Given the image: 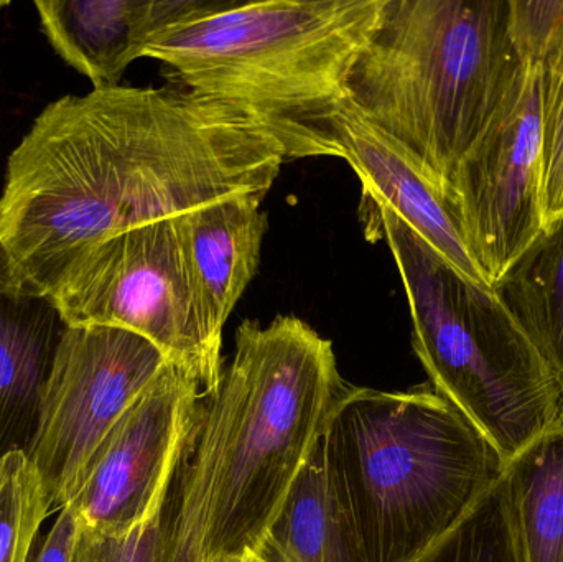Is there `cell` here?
<instances>
[{
    "instance_id": "6da1fadb",
    "label": "cell",
    "mask_w": 563,
    "mask_h": 562,
    "mask_svg": "<svg viewBox=\"0 0 563 562\" xmlns=\"http://www.w3.org/2000/svg\"><path fill=\"white\" fill-rule=\"evenodd\" d=\"M284 162L247 119L180 88L63 96L7 162L0 279L48 297L96 244L221 198L266 197Z\"/></svg>"
},
{
    "instance_id": "7a4b0ae2",
    "label": "cell",
    "mask_w": 563,
    "mask_h": 562,
    "mask_svg": "<svg viewBox=\"0 0 563 562\" xmlns=\"http://www.w3.org/2000/svg\"><path fill=\"white\" fill-rule=\"evenodd\" d=\"M344 386L333 343L298 317L238 327L178 465V561L257 557Z\"/></svg>"
},
{
    "instance_id": "3957f363",
    "label": "cell",
    "mask_w": 563,
    "mask_h": 562,
    "mask_svg": "<svg viewBox=\"0 0 563 562\" xmlns=\"http://www.w3.org/2000/svg\"><path fill=\"white\" fill-rule=\"evenodd\" d=\"M387 0H197L145 46L195 98L236 112L285 161L343 158L347 82Z\"/></svg>"
},
{
    "instance_id": "277c9868",
    "label": "cell",
    "mask_w": 563,
    "mask_h": 562,
    "mask_svg": "<svg viewBox=\"0 0 563 562\" xmlns=\"http://www.w3.org/2000/svg\"><path fill=\"white\" fill-rule=\"evenodd\" d=\"M331 497L363 562H417L503 481L508 462L432 386H344L321 434Z\"/></svg>"
},
{
    "instance_id": "5b68a950",
    "label": "cell",
    "mask_w": 563,
    "mask_h": 562,
    "mask_svg": "<svg viewBox=\"0 0 563 562\" xmlns=\"http://www.w3.org/2000/svg\"><path fill=\"white\" fill-rule=\"evenodd\" d=\"M521 68L509 0H387L347 108L446 195Z\"/></svg>"
},
{
    "instance_id": "8992f818",
    "label": "cell",
    "mask_w": 563,
    "mask_h": 562,
    "mask_svg": "<svg viewBox=\"0 0 563 562\" xmlns=\"http://www.w3.org/2000/svg\"><path fill=\"white\" fill-rule=\"evenodd\" d=\"M386 240L406 289L412 346L430 386L463 412L506 462L554 428L563 383L492 287L466 279L406 224L361 213Z\"/></svg>"
},
{
    "instance_id": "52a82bcc",
    "label": "cell",
    "mask_w": 563,
    "mask_h": 562,
    "mask_svg": "<svg viewBox=\"0 0 563 562\" xmlns=\"http://www.w3.org/2000/svg\"><path fill=\"white\" fill-rule=\"evenodd\" d=\"M68 327L129 330L190 373L203 395L223 375V330L198 293L174 218L115 234L86 251L48 294Z\"/></svg>"
},
{
    "instance_id": "ba28073f",
    "label": "cell",
    "mask_w": 563,
    "mask_h": 562,
    "mask_svg": "<svg viewBox=\"0 0 563 562\" xmlns=\"http://www.w3.org/2000/svg\"><path fill=\"white\" fill-rule=\"evenodd\" d=\"M167 363L154 343L129 330L66 327L26 452L52 511L71 502L106 436Z\"/></svg>"
},
{
    "instance_id": "9c48e42d",
    "label": "cell",
    "mask_w": 563,
    "mask_h": 562,
    "mask_svg": "<svg viewBox=\"0 0 563 562\" xmlns=\"http://www.w3.org/2000/svg\"><path fill=\"white\" fill-rule=\"evenodd\" d=\"M470 253L495 286L544 228L541 66L525 63L446 191Z\"/></svg>"
},
{
    "instance_id": "30bf717a",
    "label": "cell",
    "mask_w": 563,
    "mask_h": 562,
    "mask_svg": "<svg viewBox=\"0 0 563 562\" xmlns=\"http://www.w3.org/2000/svg\"><path fill=\"white\" fill-rule=\"evenodd\" d=\"M200 383L168 362L106 436L66 507L91 533L122 535L158 510L203 405Z\"/></svg>"
},
{
    "instance_id": "8fae6325",
    "label": "cell",
    "mask_w": 563,
    "mask_h": 562,
    "mask_svg": "<svg viewBox=\"0 0 563 562\" xmlns=\"http://www.w3.org/2000/svg\"><path fill=\"white\" fill-rule=\"evenodd\" d=\"M338 128L343 161L360 178L361 213L393 214L466 279L489 287L473 261L446 195L350 108L341 115Z\"/></svg>"
},
{
    "instance_id": "7c38bea8",
    "label": "cell",
    "mask_w": 563,
    "mask_h": 562,
    "mask_svg": "<svg viewBox=\"0 0 563 562\" xmlns=\"http://www.w3.org/2000/svg\"><path fill=\"white\" fill-rule=\"evenodd\" d=\"M197 0H36L49 45L95 89L119 86L125 69Z\"/></svg>"
},
{
    "instance_id": "4fadbf2b",
    "label": "cell",
    "mask_w": 563,
    "mask_h": 562,
    "mask_svg": "<svg viewBox=\"0 0 563 562\" xmlns=\"http://www.w3.org/2000/svg\"><path fill=\"white\" fill-rule=\"evenodd\" d=\"M264 195L221 198L174 218L198 293L214 326L228 317L256 276L267 214Z\"/></svg>"
},
{
    "instance_id": "5bb4252c",
    "label": "cell",
    "mask_w": 563,
    "mask_h": 562,
    "mask_svg": "<svg viewBox=\"0 0 563 562\" xmlns=\"http://www.w3.org/2000/svg\"><path fill=\"white\" fill-rule=\"evenodd\" d=\"M66 327L48 297L22 293L0 279V459L29 452Z\"/></svg>"
},
{
    "instance_id": "9a60e30c",
    "label": "cell",
    "mask_w": 563,
    "mask_h": 562,
    "mask_svg": "<svg viewBox=\"0 0 563 562\" xmlns=\"http://www.w3.org/2000/svg\"><path fill=\"white\" fill-rule=\"evenodd\" d=\"M493 290L563 383V211Z\"/></svg>"
},
{
    "instance_id": "2e32d148",
    "label": "cell",
    "mask_w": 563,
    "mask_h": 562,
    "mask_svg": "<svg viewBox=\"0 0 563 562\" xmlns=\"http://www.w3.org/2000/svg\"><path fill=\"white\" fill-rule=\"evenodd\" d=\"M505 484L522 562H563L562 429L508 461Z\"/></svg>"
},
{
    "instance_id": "e0dca14e",
    "label": "cell",
    "mask_w": 563,
    "mask_h": 562,
    "mask_svg": "<svg viewBox=\"0 0 563 562\" xmlns=\"http://www.w3.org/2000/svg\"><path fill=\"white\" fill-rule=\"evenodd\" d=\"M256 558L260 562H363L331 497L321 438Z\"/></svg>"
},
{
    "instance_id": "ac0fdd59",
    "label": "cell",
    "mask_w": 563,
    "mask_h": 562,
    "mask_svg": "<svg viewBox=\"0 0 563 562\" xmlns=\"http://www.w3.org/2000/svg\"><path fill=\"white\" fill-rule=\"evenodd\" d=\"M49 514L45 487L26 452L0 459V562H29Z\"/></svg>"
},
{
    "instance_id": "d6986e66",
    "label": "cell",
    "mask_w": 563,
    "mask_h": 562,
    "mask_svg": "<svg viewBox=\"0 0 563 562\" xmlns=\"http://www.w3.org/2000/svg\"><path fill=\"white\" fill-rule=\"evenodd\" d=\"M417 562H522L505 477Z\"/></svg>"
},
{
    "instance_id": "ffe728a7",
    "label": "cell",
    "mask_w": 563,
    "mask_h": 562,
    "mask_svg": "<svg viewBox=\"0 0 563 562\" xmlns=\"http://www.w3.org/2000/svg\"><path fill=\"white\" fill-rule=\"evenodd\" d=\"M175 485L177 474L164 504L144 524L128 533L99 535L82 530L75 562H178L175 544Z\"/></svg>"
},
{
    "instance_id": "44dd1931",
    "label": "cell",
    "mask_w": 563,
    "mask_h": 562,
    "mask_svg": "<svg viewBox=\"0 0 563 562\" xmlns=\"http://www.w3.org/2000/svg\"><path fill=\"white\" fill-rule=\"evenodd\" d=\"M542 69L544 224L563 211V46Z\"/></svg>"
},
{
    "instance_id": "7402d4cb",
    "label": "cell",
    "mask_w": 563,
    "mask_h": 562,
    "mask_svg": "<svg viewBox=\"0 0 563 562\" xmlns=\"http://www.w3.org/2000/svg\"><path fill=\"white\" fill-rule=\"evenodd\" d=\"M509 33L522 65H544L563 46V0H509Z\"/></svg>"
},
{
    "instance_id": "603a6c76",
    "label": "cell",
    "mask_w": 563,
    "mask_h": 562,
    "mask_svg": "<svg viewBox=\"0 0 563 562\" xmlns=\"http://www.w3.org/2000/svg\"><path fill=\"white\" fill-rule=\"evenodd\" d=\"M82 530L75 511L62 508L52 530L33 548L29 562H75Z\"/></svg>"
},
{
    "instance_id": "cb8c5ba5",
    "label": "cell",
    "mask_w": 563,
    "mask_h": 562,
    "mask_svg": "<svg viewBox=\"0 0 563 562\" xmlns=\"http://www.w3.org/2000/svg\"><path fill=\"white\" fill-rule=\"evenodd\" d=\"M554 428L562 429V431H563V405H562V409H561V415H559L558 422H555Z\"/></svg>"
},
{
    "instance_id": "d4e9b609",
    "label": "cell",
    "mask_w": 563,
    "mask_h": 562,
    "mask_svg": "<svg viewBox=\"0 0 563 562\" xmlns=\"http://www.w3.org/2000/svg\"><path fill=\"white\" fill-rule=\"evenodd\" d=\"M240 562H260V560H257V558H251V560H244Z\"/></svg>"
},
{
    "instance_id": "484cf974",
    "label": "cell",
    "mask_w": 563,
    "mask_h": 562,
    "mask_svg": "<svg viewBox=\"0 0 563 562\" xmlns=\"http://www.w3.org/2000/svg\"><path fill=\"white\" fill-rule=\"evenodd\" d=\"M3 7H9V2H2V0H0V9H3Z\"/></svg>"
}]
</instances>
